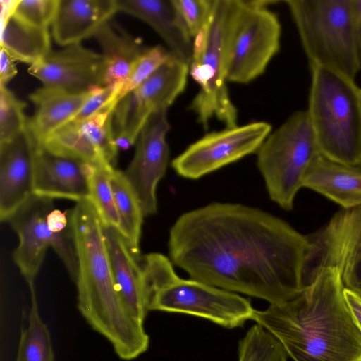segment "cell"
Masks as SVG:
<instances>
[{"mask_svg":"<svg viewBox=\"0 0 361 361\" xmlns=\"http://www.w3.org/2000/svg\"><path fill=\"white\" fill-rule=\"evenodd\" d=\"M309 246L283 219L259 208L212 202L180 215L169 231L170 259L192 279L280 304L305 288Z\"/></svg>","mask_w":361,"mask_h":361,"instance_id":"cell-1","label":"cell"},{"mask_svg":"<svg viewBox=\"0 0 361 361\" xmlns=\"http://www.w3.org/2000/svg\"><path fill=\"white\" fill-rule=\"evenodd\" d=\"M344 288L341 271L325 269L294 298L256 310L252 320L294 361H361V331Z\"/></svg>","mask_w":361,"mask_h":361,"instance_id":"cell-2","label":"cell"},{"mask_svg":"<svg viewBox=\"0 0 361 361\" xmlns=\"http://www.w3.org/2000/svg\"><path fill=\"white\" fill-rule=\"evenodd\" d=\"M70 215L78 258V310L121 360H134L147 350L149 336L121 299L102 221L88 199L76 202Z\"/></svg>","mask_w":361,"mask_h":361,"instance_id":"cell-3","label":"cell"},{"mask_svg":"<svg viewBox=\"0 0 361 361\" xmlns=\"http://www.w3.org/2000/svg\"><path fill=\"white\" fill-rule=\"evenodd\" d=\"M149 311L182 313L203 318L226 329L243 327L253 319L255 309L249 299L176 273L165 255L141 256Z\"/></svg>","mask_w":361,"mask_h":361,"instance_id":"cell-4","label":"cell"},{"mask_svg":"<svg viewBox=\"0 0 361 361\" xmlns=\"http://www.w3.org/2000/svg\"><path fill=\"white\" fill-rule=\"evenodd\" d=\"M307 110L319 150L342 164H361V88L354 80L310 65Z\"/></svg>","mask_w":361,"mask_h":361,"instance_id":"cell-5","label":"cell"},{"mask_svg":"<svg viewBox=\"0 0 361 361\" xmlns=\"http://www.w3.org/2000/svg\"><path fill=\"white\" fill-rule=\"evenodd\" d=\"M242 0H215L211 19L193 39L189 74L200 89L190 105L204 128L216 118L225 127L238 126V111L226 85L228 49Z\"/></svg>","mask_w":361,"mask_h":361,"instance_id":"cell-6","label":"cell"},{"mask_svg":"<svg viewBox=\"0 0 361 361\" xmlns=\"http://www.w3.org/2000/svg\"><path fill=\"white\" fill-rule=\"evenodd\" d=\"M310 66L354 80L361 68L351 0H288Z\"/></svg>","mask_w":361,"mask_h":361,"instance_id":"cell-7","label":"cell"},{"mask_svg":"<svg viewBox=\"0 0 361 361\" xmlns=\"http://www.w3.org/2000/svg\"><path fill=\"white\" fill-rule=\"evenodd\" d=\"M70 212L55 208L53 199L33 195L8 220L19 239L13 260L30 291L35 290V281L49 247L76 281L78 258Z\"/></svg>","mask_w":361,"mask_h":361,"instance_id":"cell-8","label":"cell"},{"mask_svg":"<svg viewBox=\"0 0 361 361\" xmlns=\"http://www.w3.org/2000/svg\"><path fill=\"white\" fill-rule=\"evenodd\" d=\"M319 153L307 111L294 112L271 132L257 152V167L271 200L291 210L305 174Z\"/></svg>","mask_w":361,"mask_h":361,"instance_id":"cell-9","label":"cell"},{"mask_svg":"<svg viewBox=\"0 0 361 361\" xmlns=\"http://www.w3.org/2000/svg\"><path fill=\"white\" fill-rule=\"evenodd\" d=\"M278 1L242 0L228 54V82L248 83L266 70L280 48L281 24L268 8Z\"/></svg>","mask_w":361,"mask_h":361,"instance_id":"cell-10","label":"cell"},{"mask_svg":"<svg viewBox=\"0 0 361 361\" xmlns=\"http://www.w3.org/2000/svg\"><path fill=\"white\" fill-rule=\"evenodd\" d=\"M271 132V125L264 121L211 132L173 159L171 166L183 178L198 179L257 152Z\"/></svg>","mask_w":361,"mask_h":361,"instance_id":"cell-11","label":"cell"},{"mask_svg":"<svg viewBox=\"0 0 361 361\" xmlns=\"http://www.w3.org/2000/svg\"><path fill=\"white\" fill-rule=\"evenodd\" d=\"M307 238L304 287L327 268L338 269L343 278L361 260V207L341 209Z\"/></svg>","mask_w":361,"mask_h":361,"instance_id":"cell-12","label":"cell"},{"mask_svg":"<svg viewBox=\"0 0 361 361\" xmlns=\"http://www.w3.org/2000/svg\"><path fill=\"white\" fill-rule=\"evenodd\" d=\"M170 125L167 111L152 113L136 140L134 156L123 171L140 201L144 216L157 210V188L166 173L169 149Z\"/></svg>","mask_w":361,"mask_h":361,"instance_id":"cell-13","label":"cell"},{"mask_svg":"<svg viewBox=\"0 0 361 361\" xmlns=\"http://www.w3.org/2000/svg\"><path fill=\"white\" fill-rule=\"evenodd\" d=\"M27 71L43 86L87 92L105 85L106 65L102 53L76 44L51 51Z\"/></svg>","mask_w":361,"mask_h":361,"instance_id":"cell-14","label":"cell"},{"mask_svg":"<svg viewBox=\"0 0 361 361\" xmlns=\"http://www.w3.org/2000/svg\"><path fill=\"white\" fill-rule=\"evenodd\" d=\"M39 142L27 127L0 143V219L10 217L34 194L35 166Z\"/></svg>","mask_w":361,"mask_h":361,"instance_id":"cell-15","label":"cell"},{"mask_svg":"<svg viewBox=\"0 0 361 361\" xmlns=\"http://www.w3.org/2000/svg\"><path fill=\"white\" fill-rule=\"evenodd\" d=\"M189 64L173 54L145 81L119 100L124 111L135 121L145 123L157 111H168L184 91Z\"/></svg>","mask_w":361,"mask_h":361,"instance_id":"cell-16","label":"cell"},{"mask_svg":"<svg viewBox=\"0 0 361 361\" xmlns=\"http://www.w3.org/2000/svg\"><path fill=\"white\" fill-rule=\"evenodd\" d=\"M90 164L75 157L53 153L39 143L35 159L33 194L75 202L89 199Z\"/></svg>","mask_w":361,"mask_h":361,"instance_id":"cell-17","label":"cell"},{"mask_svg":"<svg viewBox=\"0 0 361 361\" xmlns=\"http://www.w3.org/2000/svg\"><path fill=\"white\" fill-rule=\"evenodd\" d=\"M104 234L116 288L132 316L144 324L149 311L140 255L134 254L120 232L104 226Z\"/></svg>","mask_w":361,"mask_h":361,"instance_id":"cell-18","label":"cell"},{"mask_svg":"<svg viewBox=\"0 0 361 361\" xmlns=\"http://www.w3.org/2000/svg\"><path fill=\"white\" fill-rule=\"evenodd\" d=\"M118 12L130 15L147 24L162 39L176 57L190 65L193 39L173 0H116Z\"/></svg>","mask_w":361,"mask_h":361,"instance_id":"cell-19","label":"cell"},{"mask_svg":"<svg viewBox=\"0 0 361 361\" xmlns=\"http://www.w3.org/2000/svg\"><path fill=\"white\" fill-rule=\"evenodd\" d=\"M118 12L116 0H59L51 25L54 40L63 47L94 37Z\"/></svg>","mask_w":361,"mask_h":361,"instance_id":"cell-20","label":"cell"},{"mask_svg":"<svg viewBox=\"0 0 361 361\" xmlns=\"http://www.w3.org/2000/svg\"><path fill=\"white\" fill-rule=\"evenodd\" d=\"M303 187L322 194L343 209L361 207V164L336 162L319 153L305 174Z\"/></svg>","mask_w":361,"mask_h":361,"instance_id":"cell-21","label":"cell"},{"mask_svg":"<svg viewBox=\"0 0 361 361\" xmlns=\"http://www.w3.org/2000/svg\"><path fill=\"white\" fill-rule=\"evenodd\" d=\"M94 37L106 61L105 85L116 90L118 94L135 65L149 47L111 20L105 23Z\"/></svg>","mask_w":361,"mask_h":361,"instance_id":"cell-22","label":"cell"},{"mask_svg":"<svg viewBox=\"0 0 361 361\" xmlns=\"http://www.w3.org/2000/svg\"><path fill=\"white\" fill-rule=\"evenodd\" d=\"M90 92H73L43 86L30 94L35 113L29 125L38 142L70 122L80 110Z\"/></svg>","mask_w":361,"mask_h":361,"instance_id":"cell-23","label":"cell"},{"mask_svg":"<svg viewBox=\"0 0 361 361\" xmlns=\"http://www.w3.org/2000/svg\"><path fill=\"white\" fill-rule=\"evenodd\" d=\"M1 48L15 61L32 66L51 51L49 28L30 25L13 15L1 25Z\"/></svg>","mask_w":361,"mask_h":361,"instance_id":"cell-24","label":"cell"},{"mask_svg":"<svg viewBox=\"0 0 361 361\" xmlns=\"http://www.w3.org/2000/svg\"><path fill=\"white\" fill-rule=\"evenodd\" d=\"M110 183L119 219L118 231L132 252L140 255V241L145 216L137 194L122 171H112Z\"/></svg>","mask_w":361,"mask_h":361,"instance_id":"cell-25","label":"cell"},{"mask_svg":"<svg viewBox=\"0 0 361 361\" xmlns=\"http://www.w3.org/2000/svg\"><path fill=\"white\" fill-rule=\"evenodd\" d=\"M31 307L23 326L16 361H54L49 330L42 319L35 291L30 292Z\"/></svg>","mask_w":361,"mask_h":361,"instance_id":"cell-26","label":"cell"},{"mask_svg":"<svg viewBox=\"0 0 361 361\" xmlns=\"http://www.w3.org/2000/svg\"><path fill=\"white\" fill-rule=\"evenodd\" d=\"M39 143L46 149L57 154L75 157L89 163H108L81 130L79 124L75 122L67 123Z\"/></svg>","mask_w":361,"mask_h":361,"instance_id":"cell-27","label":"cell"},{"mask_svg":"<svg viewBox=\"0 0 361 361\" xmlns=\"http://www.w3.org/2000/svg\"><path fill=\"white\" fill-rule=\"evenodd\" d=\"M114 166L109 163H92L88 175L89 200L104 226L119 229V219L110 183Z\"/></svg>","mask_w":361,"mask_h":361,"instance_id":"cell-28","label":"cell"},{"mask_svg":"<svg viewBox=\"0 0 361 361\" xmlns=\"http://www.w3.org/2000/svg\"><path fill=\"white\" fill-rule=\"evenodd\" d=\"M238 361H288L282 345L270 333L255 324L239 341Z\"/></svg>","mask_w":361,"mask_h":361,"instance_id":"cell-29","label":"cell"},{"mask_svg":"<svg viewBox=\"0 0 361 361\" xmlns=\"http://www.w3.org/2000/svg\"><path fill=\"white\" fill-rule=\"evenodd\" d=\"M114 110L107 109L81 123H77L102 157L113 166L116 163L119 149L113 128Z\"/></svg>","mask_w":361,"mask_h":361,"instance_id":"cell-30","label":"cell"},{"mask_svg":"<svg viewBox=\"0 0 361 361\" xmlns=\"http://www.w3.org/2000/svg\"><path fill=\"white\" fill-rule=\"evenodd\" d=\"M25 104L6 86H0V143L5 142L27 126Z\"/></svg>","mask_w":361,"mask_h":361,"instance_id":"cell-31","label":"cell"},{"mask_svg":"<svg viewBox=\"0 0 361 361\" xmlns=\"http://www.w3.org/2000/svg\"><path fill=\"white\" fill-rule=\"evenodd\" d=\"M171 54L169 50L164 46L149 47L137 61L120 89L117 97L118 102L125 95L138 87L166 62Z\"/></svg>","mask_w":361,"mask_h":361,"instance_id":"cell-32","label":"cell"},{"mask_svg":"<svg viewBox=\"0 0 361 361\" xmlns=\"http://www.w3.org/2000/svg\"><path fill=\"white\" fill-rule=\"evenodd\" d=\"M185 26L192 39L209 23L215 0H173Z\"/></svg>","mask_w":361,"mask_h":361,"instance_id":"cell-33","label":"cell"},{"mask_svg":"<svg viewBox=\"0 0 361 361\" xmlns=\"http://www.w3.org/2000/svg\"><path fill=\"white\" fill-rule=\"evenodd\" d=\"M59 0H18L13 16L32 26L49 28L56 16Z\"/></svg>","mask_w":361,"mask_h":361,"instance_id":"cell-34","label":"cell"},{"mask_svg":"<svg viewBox=\"0 0 361 361\" xmlns=\"http://www.w3.org/2000/svg\"><path fill=\"white\" fill-rule=\"evenodd\" d=\"M118 92L108 86H101L90 90V96L71 121L81 123L94 115L110 109H114L118 101Z\"/></svg>","mask_w":361,"mask_h":361,"instance_id":"cell-35","label":"cell"},{"mask_svg":"<svg viewBox=\"0 0 361 361\" xmlns=\"http://www.w3.org/2000/svg\"><path fill=\"white\" fill-rule=\"evenodd\" d=\"M14 59L3 48L0 51V86L6 85L16 75L17 69Z\"/></svg>","mask_w":361,"mask_h":361,"instance_id":"cell-36","label":"cell"},{"mask_svg":"<svg viewBox=\"0 0 361 361\" xmlns=\"http://www.w3.org/2000/svg\"><path fill=\"white\" fill-rule=\"evenodd\" d=\"M343 293L352 316L361 331V295L345 287Z\"/></svg>","mask_w":361,"mask_h":361,"instance_id":"cell-37","label":"cell"},{"mask_svg":"<svg viewBox=\"0 0 361 361\" xmlns=\"http://www.w3.org/2000/svg\"><path fill=\"white\" fill-rule=\"evenodd\" d=\"M351 9L354 35L361 61V0H351Z\"/></svg>","mask_w":361,"mask_h":361,"instance_id":"cell-38","label":"cell"},{"mask_svg":"<svg viewBox=\"0 0 361 361\" xmlns=\"http://www.w3.org/2000/svg\"><path fill=\"white\" fill-rule=\"evenodd\" d=\"M342 279L345 288L361 295V260Z\"/></svg>","mask_w":361,"mask_h":361,"instance_id":"cell-39","label":"cell"},{"mask_svg":"<svg viewBox=\"0 0 361 361\" xmlns=\"http://www.w3.org/2000/svg\"><path fill=\"white\" fill-rule=\"evenodd\" d=\"M18 0H1V25L5 23L14 13Z\"/></svg>","mask_w":361,"mask_h":361,"instance_id":"cell-40","label":"cell"}]
</instances>
